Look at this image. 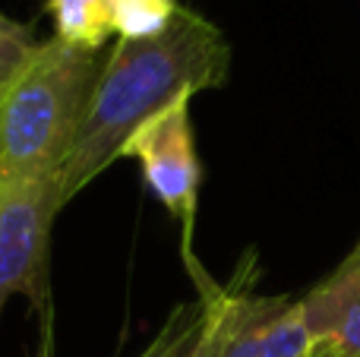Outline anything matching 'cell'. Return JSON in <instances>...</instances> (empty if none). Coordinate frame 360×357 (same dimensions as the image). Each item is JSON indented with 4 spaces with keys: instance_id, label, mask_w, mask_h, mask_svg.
<instances>
[{
    "instance_id": "6",
    "label": "cell",
    "mask_w": 360,
    "mask_h": 357,
    "mask_svg": "<svg viewBox=\"0 0 360 357\" xmlns=\"http://www.w3.org/2000/svg\"><path fill=\"white\" fill-rule=\"evenodd\" d=\"M48 13L63 44L98 51L111 35L108 0H48Z\"/></svg>"
},
{
    "instance_id": "3",
    "label": "cell",
    "mask_w": 360,
    "mask_h": 357,
    "mask_svg": "<svg viewBox=\"0 0 360 357\" xmlns=\"http://www.w3.org/2000/svg\"><path fill=\"white\" fill-rule=\"evenodd\" d=\"M199 320L177 342V357H313L316 332L304 297H266L218 288L199 272Z\"/></svg>"
},
{
    "instance_id": "8",
    "label": "cell",
    "mask_w": 360,
    "mask_h": 357,
    "mask_svg": "<svg viewBox=\"0 0 360 357\" xmlns=\"http://www.w3.org/2000/svg\"><path fill=\"white\" fill-rule=\"evenodd\" d=\"M35 51L38 41L32 38V32L6 13H0V92L16 79V73L32 60Z\"/></svg>"
},
{
    "instance_id": "10",
    "label": "cell",
    "mask_w": 360,
    "mask_h": 357,
    "mask_svg": "<svg viewBox=\"0 0 360 357\" xmlns=\"http://www.w3.org/2000/svg\"><path fill=\"white\" fill-rule=\"evenodd\" d=\"M326 282H329L342 297H348V301H360V240Z\"/></svg>"
},
{
    "instance_id": "4",
    "label": "cell",
    "mask_w": 360,
    "mask_h": 357,
    "mask_svg": "<svg viewBox=\"0 0 360 357\" xmlns=\"http://www.w3.org/2000/svg\"><path fill=\"white\" fill-rule=\"evenodd\" d=\"M124 158H136L143 168L146 187L155 193V200L180 221V247L184 259L199 275V266L193 259V228H196V202H199V158L196 139L190 124V98H180L162 114L143 124L124 145Z\"/></svg>"
},
{
    "instance_id": "7",
    "label": "cell",
    "mask_w": 360,
    "mask_h": 357,
    "mask_svg": "<svg viewBox=\"0 0 360 357\" xmlns=\"http://www.w3.org/2000/svg\"><path fill=\"white\" fill-rule=\"evenodd\" d=\"M177 0H108L111 32L120 38H152L174 19Z\"/></svg>"
},
{
    "instance_id": "1",
    "label": "cell",
    "mask_w": 360,
    "mask_h": 357,
    "mask_svg": "<svg viewBox=\"0 0 360 357\" xmlns=\"http://www.w3.org/2000/svg\"><path fill=\"white\" fill-rule=\"evenodd\" d=\"M231 44L202 13L177 6L174 19L152 38H120L98 73L86 117L57 171V196L67 206L105 174L143 124L180 98L224 86Z\"/></svg>"
},
{
    "instance_id": "2",
    "label": "cell",
    "mask_w": 360,
    "mask_h": 357,
    "mask_svg": "<svg viewBox=\"0 0 360 357\" xmlns=\"http://www.w3.org/2000/svg\"><path fill=\"white\" fill-rule=\"evenodd\" d=\"M101 67L98 51L73 48L60 38L38 44L32 60L0 92V181L57 177Z\"/></svg>"
},
{
    "instance_id": "12",
    "label": "cell",
    "mask_w": 360,
    "mask_h": 357,
    "mask_svg": "<svg viewBox=\"0 0 360 357\" xmlns=\"http://www.w3.org/2000/svg\"><path fill=\"white\" fill-rule=\"evenodd\" d=\"M48 354H51V351H48V348H44V351H41V357H48Z\"/></svg>"
},
{
    "instance_id": "11",
    "label": "cell",
    "mask_w": 360,
    "mask_h": 357,
    "mask_svg": "<svg viewBox=\"0 0 360 357\" xmlns=\"http://www.w3.org/2000/svg\"><path fill=\"white\" fill-rule=\"evenodd\" d=\"M143 357H177V342H174V345H165V339H162L155 348H152V351H146Z\"/></svg>"
},
{
    "instance_id": "5",
    "label": "cell",
    "mask_w": 360,
    "mask_h": 357,
    "mask_svg": "<svg viewBox=\"0 0 360 357\" xmlns=\"http://www.w3.org/2000/svg\"><path fill=\"white\" fill-rule=\"evenodd\" d=\"M60 209L57 177L0 181V316L16 294L29 297L35 310L48 307V247Z\"/></svg>"
},
{
    "instance_id": "9",
    "label": "cell",
    "mask_w": 360,
    "mask_h": 357,
    "mask_svg": "<svg viewBox=\"0 0 360 357\" xmlns=\"http://www.w3.org/2000/svg\"><path fill=\"white\" fill-rule=\"evenodd\" d=\"M313 357H360V301L313 345Z\"/></svg>"
}]
</instances>
